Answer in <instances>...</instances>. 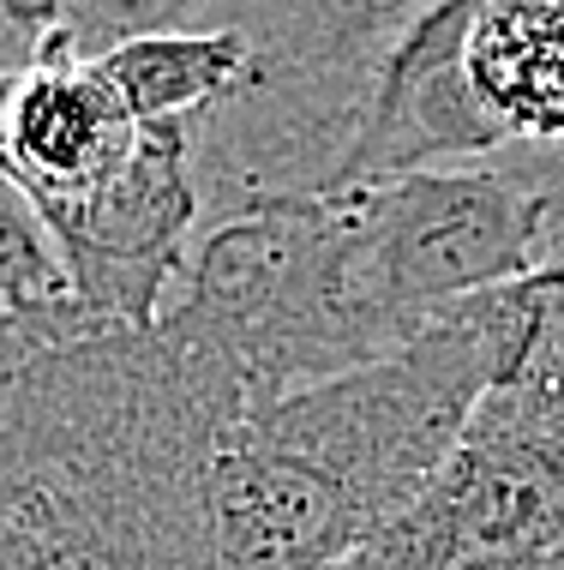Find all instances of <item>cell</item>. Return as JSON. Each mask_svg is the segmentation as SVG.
<instances>
[{"label": "cell", "mask_w": 564, "mask_h": 570, "mask_svg": "<svg viewBox=\"0 0 564 570\" xmlns=\"http://www.w3.org/2000/svg\"><path fill=\"white\" fill-rule=\"evenodd\" d=\"M553 193L498 168H415L205 223L162 313L258 396L367 366L523 276Z\"/></svg>", "instance_id": "6da1fadb"}, {"label": "cell", "mask_w": 564, "mask_h": 570, "mask_svg": "<svg viewBox=\"0 0 564 570\" xmlns=\"http://www.w3.org/2000/svg\"><path fill=\"white\" fill-rule=\"evenodd\" d=\"M498 288L367 366L258 396L210 451L217 570H330L451 456L498 366Z\"/></svg>", "instance_id": "3957f363"}, {"label": "cell", "mask_w": 564, "mask_h": 570, "mask_svg": "<svg viewBox=\"0 0 564 570\" xmlns=\"http://www.w3.org/2000/svg\"><path fill=\"white\" fill-rule=\"evenodd\" d=\"M240 409L169 313L0 373V570H217L210 451Z\"/></svg>", "instance_id": "7a4b0ae2"}, {"label": "cell", "mask_w": 564, "mask_h": 570, "mask_svg": "<svg viewBox=\"0 0 564 570\" xmlns=\"http://www.w3.org/2000/svg\"><path fill=\"white\" fill-rule=\"evenodd\" d=\"M415 168H498L553 187L564 168V0H445L373 90L348 187Z\"/></svg>", "instance_id": "5b68a950"}, {"label": "cell", "mask_w": 564, "mask_h": 570, "mask_svg": "<svg viewBox=\"0 0 564 570\" xmlns=\"http://www.w3.org/2000/svg\"><path fill=\"white\" fill-rule=\"evenodd\" d=\"M210 0H0V72L30 60H97L132 37L205 24Z\"/></svg>", "instance_id": "8fae6325"}, {"label": "cell", "mask_w": 564, "mask_h": 570, "mask_svg": "<svg viewBox=\"0 0 564 570\" xmlns=\"http://www.w3.org/2000/svg\"><path fill=\"white\" fill-rule=\"evenodd\" d=\"M247 42L222 24H192V30H162V37H132L120 49L97 55V72L109 79L139 127L150 120H198L222 97H235L247 79Z\"/></svg>", "instance_id": "30bf717a"}, {"label": "cell", "mask_w": 564, "mask_h": 570, "mask_svg": "<svg viewBox=\"0 0 564 570\" xmlns=\"http://www.w3.org/2000/svg\"><path fill=\"white\" fill-rule=\"evenodd\" d=\"M72 301L97 331H145L175 301L198 240L192 120L139 127L132 157L67 205L37 210Z\"/></svg>", "instance_id": "52a82bcc"}, {"label": "cell", "mask_w": 564, "mask_h": 570, "mask_svg": "<svg viewBox=\"0 0 564 570\" xmlns=\"http://www.w3.org/2000/svg\"><path fill=\"white\" fill-rule=\"evenodd\" d=\"M12 79L19 72H0V138H7ZM79 336H97V325L79 313L49 228L0 163V373H12L42 348L79 343Z\"/></svg>", "instance_id": "9c48e42d"}, {"label": "cell", "mask_w": 564, "mask_h": 570, "mask_svg": "<svg viewBox=\"0 0 564 570\" xmlns=\"http://www.w3.org/2000/svg\"><path fill=\"white\" fill-rule=\"evenodd\" d=\"M139 145V120L120 109L97 60H30L12 79L0 163L30 210H49L115 175Z\"/></svg>", "instance_id": "ba28073f"}, {"label": "cell", "mask_w": 564, "mask_h": 570, "mask_svg": "<svg viewBox=\"0 0 564 570\" xmlns=\"http://www.w3.org/2000/svg\"><path fill=\"white\" fill-rule=\"evenodd\" d=\"M445 0H210L205 24L247 42V79L192 120L198 228L277 198L348 187L390 55Z\"/></svg>", "instance_id": "277c9868"}, {"label": "cell", "mask_w": 564, "mask_h": 570, "mask_svg": "<svg viewBox=\"0 0 564 570\" xmlns=\"http://www.w3.org/2000/svg\"><path fill=\"white\" fill-rule=\"evenodd\" d=\"M330 570H564V426L481 391L426 487Z\"/></svg>", "instance_id": "8992f818"}]
</instances>
